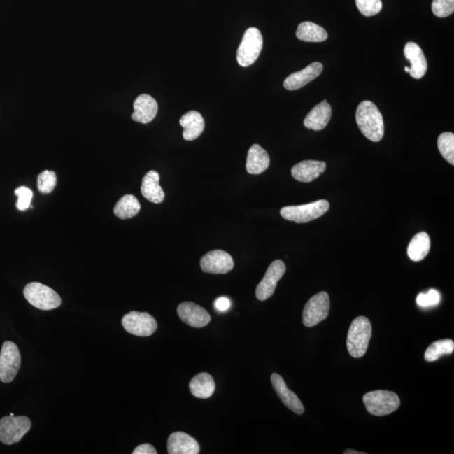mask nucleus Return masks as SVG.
Returning a JSON list of instances; mask_svg holds the SVG:
<instances>
[{
	"label": "nucleus",
	"instance_id": "obj_11",
	"mask_svg": "<svg viewBox=\"0 0 454 454\" xmlns=\"http://www.w3.org/2000/svg\"><path fill=\"white\" fill-rule=\"evenodd\" d=\"M286 271L285 262L276 260L267 269L264 278L258 284L256 289V297L260 301L268 299L276 291L278 282L281 280Z\"/></svg>",
	"mask_w": 454,
	"mask_h": 454
},
{
	"label": "nucleus",
	"instance_id": "obj_6",
	"mask_svg": "<svg viewBox=\"0 0 454 454\" xmlns=\"http://www.w3.org/2000/svg\"><path fill=\"white\" fill-rule=\"evenodd\" d=\"M264 40L260 31L255 27L248 28L236 52V60L241 66H248L260 57Z\"/></svg>",
	"mask_w": 454,
	"mask_h": 454
},
{
	"label": "nucleus",
	"instance_id": "obj_5",
	"mask_svg": "<svg viewBox=\"0 0 454 454\" xmlns=\"http://www.w3.org/2000/svg\"><path fill=\"white\" fill-rule=\"evenodd\" d=\"M366 409L377 416L393 413L401 406L398 395L388 390H374L362 397Z\"/></svg>",
	"mask_w": 454,
	"mask_h": 454
},
{
	"label": "nucleus",
	"instance_id": "obj_7",
	"mask_svg": "<svg viewBox=\"0 0 454 454\" xmlns=\"http://www.w3.org/2000/svg\"><path fill=\"white\" fill-rule=\"evenodd\" d=\"M31 427V422L27 416H5L0 420V441L6 445L18 443Z\"/></svg>",
	"mask_w": 454,
	"mask_h": 454
},
{
	"label": "nucleus",
	"instance_id": "obj_12",
	"mask_svg": "<svg viewBox=\"0 0 454 454\" xmlns=\"http://www.w3.org/2000/svg\"><path fill=\"white\" fill-rule=\"evenodd\" d=\"M201 267L205 273L225 274L234 268V261L230 254L223 250H214L203 256Z\"/></svg>",
	"mask_w": 454,
	"mask_h": 454
},
{
	"label": "nucleus",
	"instance_id": "obj_23",
	"mask_svg": "<svg viewBox=\"0 0 454 454\" xmlns=\"http://www.w3.org/2000/svg\"><path fill=\"white\" fill-rule=\"evenodd\" d=\"M269 164L270 158L268 152L261 146L253 145L249 149L247 164H246L248 173L250 174H260L269 169Z\"/></svg>",
	"mask_w": 454,
	"mask_h": 454
},
{
	"label": "nucleus",
	"instance_id": "obj_8",
	"mask_svg": "<svg viewBox=\"0 0 454 454\" xmlns=\"http://www.w3.org/2000/svg\"><path fill=\"white\" fill-rule=\"evenodd\" d=\"M330 298L327 292L312 297L304 307L302 322L307 327H313L327 318L330 312Z\"/></svg>",
	"mask_w": 454,
	"mask_h": 454
},
{
	"label": "nucleus",
	"instance_id": "obj_33",
	"mask_svg": "<svg viewBox=\"0 0 454 454\" xmlns=\"http://www.w3.org/2000/svg\"><path fill=\"white\" fill-rule=\"evenodd\" d=\"M15 194L18 197V201L16 204L17 209L22 211H27L31 206L33 197L32 191L27 187L22 186L15 190Z\"/></svg>",
	"mask_w": 454,
	"mask_h": 454
},
{
	"label": "nucleus",
	"instance_id": "obj_22",
	"mask_svg": "<svg viewBox=\"0 0 454 454\" xmlns=\"http://www.w3.org/2000/svg\"><path fill=\"white\" fill-rule=\"evenodd\" d=\"M159 173L153 170L149 171L143 179L141 194L150 202L160 204L164 201L165 194L159 185Z\"/></svg>",
	"mask_w": 454,
	"mask_h": 454
},
{
	"label": "nucleus",
	"instance_id": "obj_18",
	"mask_svg": "<svg viewBox=\"0 0 454 454\" xmlns=\"http://www.w3.org/2000/svg\"><path fill=\"white\" fill-rule=\"evenodd\" d=\"M327 169L326 162L306 160L295 164L291 169V174L295 180L310 183L315 180Z\"/></svg>",
	"mask_w": 454,
	"mask_h": 454
},
{
	"label": "nucleus",
	"instance_id": "obj_24",
	"mask_svg": "<svg viewBox=\"0 0 454 454\" xmlns=\"http://www.w3.org/2000/svg\"><path fill=\"white\" fill-rule=\"evenodd\" d=\"M215 384L210 374L201 373L195 376L190 383V390L194 397L208 399L214 394Z\"/></svg>",
	"mask_w": 454,
	"mask_h": 454
},
{
	"label": "nucleus",
	"instance_id": "obj_14",
	"mask_svg": "<svg viewBox=\"0 0 454 454\" xmlns=\"http://www.w3.org/2000/svg\"><path fill=\"white\" fill-rule=\"evenodd\" d=\"M271 382L274 390L281 399V402L285 404L286 407L290 410L295 412V414L302 415L305 412V407H304L301 399H299L297 395L292 390H290L287 387L284 378L280 374L274 373L271 376Z\"/></svg>",
	"mask_w": 454,
	"mask_h": 454
},
{
	"label": "nucleus",
	"instance_id": "obj_28",
	"mask_svg": "<svg viewBox=\"0 0 454 454\" xmlns=\"http://www.w3.org/2000/svg\"><path fill=\"white\" fill-rule=\"evenodd\" d=\"M454 343L451 339L437 341L432 343L425 353V360L432 362L439 360L444 355H448L453 353Z\"/></svg>",
	"mask_w": 454,
	"mask_h": 454
},
{
	"label": "nucleus",
	"instance_id": "obj_2",
	"mask_svg": "<svg viewBox=\"0 0 454 454\" xmlns=\"http://www.w3.org/2000/svg\"><path fill=\"white\" fill-rule=\"evenodd\" d=\"M372 336V326L368 318L358 316L349 327L347 339L348 351L353 357L365 355Z\"/></svg>",
	"mask_w": 454,
	"mask_h": 454
},
{
	"label": "nucleus",
	"instance_id": "obj_35",
	"mask_svg": "<svg viewBox=\"0 0 454 454\" xmlns=\"http://www.w3.org/2000/svg\"><path fill=\"white\" fill-rule=\"evenodd\" d=\"M133 454H157V450L149 444H141L134 449Z\"/></svg>",
	"mask_w": 454,
	"mask_h": 454
},
{
	"label": "nucleus",
	"instance_id": "obj_30",
	"mask_svg": "<svg viewBox=\"0 0 454 454\" xmlns=\"http://www.w3.org/2000/svg\"><path fill=\"white\" fill-rule=\"evenodd\" d=\"M57 175L52 171H44L37 179V187L41 194L52 193L57 185Z\"/></svg>",
	"mask_w": 454,
	"mask_h": 454
},
{
	"label": "nucleus",
	"instance_id": "obj_9",
	"mask_svg": "<svg viewBox=\"0 0 454 454\" xmlns=\"http://www.w3.org/2000/svg\"><path fill=\"white\" fill-rule=\"evenodd\" d=\"M22 357L15 343L7 341L0 352V381L10 383L14 381L20 368Z\"/></svg>",
	"mask_w": 454,
	"mask_h": 454
},
{
	"label": "nucleus",
	"instance_id": "obj_36",
	"mask_svg": "<svg viewBox=\"0 0 454 454\" xmlns=\"http://www.w3.org/2000/svg\"><path fill=\"white\" fill-rule=\"evenodd\" d=\"M214 306L216 310L219 311H226L231 306V302L227 297H220L215 299Z\"/></svg>",
	"mask_w": 454,
	"mask_h": 454
},
{
	"label": "nucleus",
	"instance_id": "obj_32",
	"mask_svg": "<svg viewBox=\"0 0 454 454\" xmlns=\"http://www.w3.org/2000/svg\"><path fill=\"white\" fill-rule=\"evenodd\" d=\"M432 10L437 17H448L453 13L454 0H433Z\"/></svg>",
	"mask_w": 454,
	"mask_h": 454
},
{
	"label": "nucleus",
	"instance_id": "obj_19",
	"mask_svg": "<svg viewBox=\"0 0 454 454\" xmlns=\"http://www.w3.org/2000/svg\"><path fill=\"white\" fill-rule=\"evenodd\" d=\"M199 445L194 437L183 432L172 433L168 440L169 454H198Z\"/></svg>",
	"mask_w": 454,
	"mask_h": 454
},
{
	"label": "nucleus",
	"instance_id": "obj_20",
	"mask_svg": "<svg viewBox=\"0 0 454 454\" xmlns=\"http://www.w3.org/2000/svg\"><path fill=\"white\" fill-rule=\"evenodd\" d=\"M332 118V107L327 101L315 106L304 120V126L311 130L322 131L326 128Z\"/></svg>",
	"mask_w": 454,
	"mask_h": 454
},
{
	"label": "nucleus",
	"instance_id": "obj_34",
	"mask_svg": "<svg viewBox=\"0 0 454 454\" xmlns=\"http://www.w3.org/2000/svg\"><path fill=\"white\" fill-rule=\"evenodd\" d=\"M441 299V295L439 291L430 290L427 294H420L416 298V303L420 307H432L439 305Z\"/></svg>",
	"mask_w": 454,
	"mask_h": 454
},
{
	"label": "nucleus",
	"instance_id": "obj_13",
	"mask_svg": "<svg viewBox=\"0 0 454 454\" xmlns=\"http://www.w3.org/2000/svg\"><path fill=\"white\" fill-rule=\"evenodd\" d=\"M178 315L183 322L194 328H201L211 322L207 311L194 302L181 303L178 307Z\"/></svg>",
	"mask_w": 454,
	"mask_h": 454
},
{
	"label": "nucleus",
	"instance_id": "obj_1",
	"mask_svg": "<svg viewBox=\"0 0 454 454\" xmlns=\"http://www.w3.org/2000/svg\"><path fill=\"white\" fill-rule=\"evenodd\" d=\"M356 122L362 134L374 143H378L384 136V119L373 102L364 101L360 104L356 111Z\"/></svg>",
	"mask_w": 454,
	"mask_h": 454
},
{
	"label": "nucleus",
	"instance_id": "obj_21",
	"mask_svg": "<svg viewBox=\"0 0 454 454\" xmlns=\"http://www.w3.org/2000/svg\"><path fill=\"white\" fill-rule=\"evenodd\" d=\"M179 124L184 128L183 137L186 141H194L201 136L205 130V120L198 111H191L179 120Z\"/></svg>",
	"mask_w": 454,
	"mask_h": 454
},
{
	"label": "nucleus",
	"instance_id": "obj_4",
	"mask_svg": "<svg viewBox=\"0 0 454 454\" xmlns=\"http://www.w3.org/2000/svg\"><path fill=\"white\" fill-rule=\"evenodd\" d=\"M330 208L326 199L306 204V205L285 206L282 208L281 214L283 218L295 223H307L322 218Z\"/></svg>",
	"mask_w": 454,
	"mask_h": 454
},
{
	"label": "nucleus",
	"instance_id": "obj_15",
	"mask_svg": "<svg viewBox=\"0 0 454 454\" xmlns=\"http://www.w3.org/2000/svg\"><path fill=\"white\" fill-rule=\"evenodd\" d=\"M322 71L323 65L320 62H313V64L307 66L306 69L287 77L284 82L285 89L290 91L302 89L318 78Z\"/></svg>",
	"mask_w": 454,
	"mask_h": 454
},
{
	"label": "nucleus",
	"instance_id": "obj_31",
	"mask_svg": "<svg viewBox=\"0 0 454 454\" xmlns=\"http://www.w3.org/2000/svg\"><path fill=\"white\" fill-rule=\"evenodd\" d=\"M358 10L366 17H371L380 13L383 3L381 0H355Z\"/></svg>",
	"mask_w": 454,
	"mask_h": 454
},
{
	"label": "nucleus",
	"instance_id": "obj_29",
	"mask_svg": "<svg viewBox=\"0 0 454 454\" xmlns=\"http://www.w3.org/2000/svg\"><path fill=\"white\" fill-rule=\"evenodd\" d=\"M441 155L450 164L454 165V134L452 132H444L437 139Z\"/></svg>",
	"mask_w": 454,
	"mask_h": 454
},
{
	"label": "nucleus",
	"instance_id": "obj_3",
	"mask_svg": "<svg viewBox=\"0 0 454 454\" xmlns=\"http://www.w3.org/2000/svg\"><path fill=\"white\" fill-rule=\"evenodd\" d=\"M24 297L39 310L50 311L61 306V298L55 290L38 282H32L24 289Z\"/></svg>",
	"mask_w": 454,
	"mask_h": 454
},
{
	"label": "nucleus",
	"instance_id": "obj_16",
	"mask_svg": "<svg viewBox=\"0 0 454 454\" xmlns=\"http://www.w3.org/2000/svg\"><path fill=\"white\" fill-rule=\"evenodd\" d=\"M404 55L411 62L408 73H410L411 76L416 79L424 77L427 70V62L419 45L412 43V41L406 43L404 48Z\"/></svg>",
	"mask_w": 454,
	"mask_h": 454
},
{
	"label": "nucleus",
	"instance_id": "obj_37",
	"mask_svg": "<svg viewBox=\"0 0 454 454\" xmlns=\"http://www.w3.org/2000/svg\"><path fill=\"white\" fill-rule=\"evenodd\" d=\"M345 454H365V453L357 452L355 450L347 449L344 452Z\"/></svg>",
	"mask_w": 454,
	"mask_h": 454
},
{
	"label": "nucleus",
	"instance_id": "obj_17",
	"mask_svg": "<svg viewBox=\"0 0 454 454\" xmlns=\"http://www.w3.org/2000/svg\"><path fill=\"white\" fill-rule=\"evenodd\" d=\"M134 113L132 118L134 122L148 124L156 118L158 106L156 99L148 94H141L134 102Z\"/></svg>",
	"mask_w": 454,
	"mask_h": 454
},
{
	"label": "nucleus",
	"instance_id": "obj_25",
	"mask_svg": "<svg viewBox=\"0 0 454 454\" xmlns=\"http://www.w3.org/2000/svg\"><path fill=\"white\" fill-rule=\"evenodd\" d=\"M431 241L427 232H419L408 245L407 254L410 260L419 262L424 260L430 251Z\"/></svg>",
	"mask_w": 454,
	"mask_h": 454
},
{
	"label": "nucleus",
	"instance_id": "obj_26",
	"mask_svg": "<svg viewBox=\"0 0 454 454\" xmlns=\"http://www.w3.org/2000/svg\"><path fill=\"white\" fill-rule=\"evenodd\" d=\"M297 37L306 43H322L328 38V34L322 27L313 22H305L299 24Z\"/></svg>",
	"mask_w": 454,
	"mask_h": 454
},
{
	"label": "nucleus",
	"instance_id": "obj_27",
	"mask_svg": "<svg viewBox=\"0 0 454 454\" xmlns=\"http://www.w3.org/2000/svg\"><path fill=\"white\" fill-rule=\"evenodd\" d=\"M141 211V205L134 195L127 194L120 198L114 208V214L118 218L127 220L134 218Z\"/></svg>",
	"mask_w": 454,
	"mask_h": 454
},
{
	"label": "nucleus",
	"instance_id": "obj_38",
	"mask_svg": "<svg viewBox=\"0 0 454 454\" xmlns=\"http://www.w3.org/2000/svg\"><path fill=\"white\" fill-rule=\"evenodd\" d=\"M405 71L406 73L409 72V66H405Z\"/></svg>",
	"mask_w": 454,
	"mask_h": 454
},
{
	"label": "nucleus",
	"instance_id": "obj_10",
	"mask_svg": "<svg viewBox=\"0 0 454 454\" xmlns=\"http://www.w3.org/2000/svg\"><path fill=\"white\" fill-rule=\"evenodd\" d=\"M122 326L127 332L137 336H149L156 332L155 318L148 312L131 311L122 318Z\"/></svg>",
	"mask_w": 454,
	"mask_h": 454
}]
</instances>
